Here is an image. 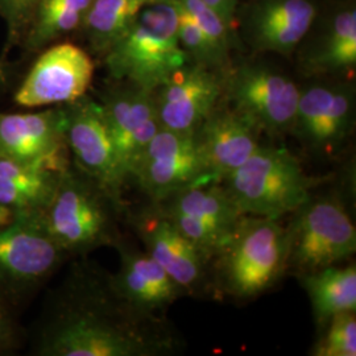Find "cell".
<instances>
[{
    "mask_svg": "<svg viewBox=\"0 0 356 356\" xmlns=\"http://www.w3.org/2000/svg\"><path fill=\"white\" fill-rule=\"evenodd\" d=\"M321 338L312 350L314 356H355V312H343L332 316L325 325Z\"/></svg>",
    "mask_w": 356,
    "mask_h": 356,
    "instance_id": "26",
    "label": "cell"
},
{
    "mask_svg": "<svg viewBox=\"0 0 356 356\" xmlns=\"http://www.w3.org/2000/svg\"><path fill=\"white\" fill-rule=\"evenodd\" d=\"M302 285L313 306L314 318L319 326L343 312H356V268H322L302 273Z\"/></svg>",
    "mask_w": 356,
    "mask_h": 356,
    "instance_id": "23",
    "label": "cell"
},
{
    "mask_svg": "<svg viewBox=\"0 0 356 356\" xmlns=\"http://www.w3.org/2000/svg\"><path fill=\"white\" fill-rule=\"evenodd\" d=\"M222 184L242 216L280 219L305 204L318 179L289 149L261 144Z\"/></svg>",
    "mask_w": 356,
    "mask_h": 356,
    "instance_id": "5",
    "label": "cell"
},
{
    "mask_svg": "<svg viewBox=\"0 0 356 356\" xmlns=\"http://www.w3.org/2000/svg\"><path fill=\"white\" fill-rule=\"evenodd\" d=\"M111 76L153 91L191 60L177 35L173 0H154L104 51Z\"/></svg>",
    "mask_w": 356,
    "mask_h": 356,
    "instance_id": "3",
    "label": "cell"
},
{
    "mask_svg": "<svg viewBox=\"0 0 356 356\" xmlns=\"http://www.w3.org/2000/svg\"><path fill=\"white\" fill-rule=\"evenodd\" d=\"M154 204L207 260L216 256L242 218L222 182L194 185Z\"/></svg>",
    "mask_w": 356,
    "mask_h": 356,
    "instance_id": "9",
    "label": "cell"
},
{
    "mask_svg": "<svg viewBox=\"0 0 356 356\" xmlns=\"http://www.w3.org/2000/svg\"><path fill=\"white\" fill-rule=\"evenodd\" d=\"M103 98L102 108L122 173L128 181L141 154L161 128L153 91L122 82Z\"/></svg>",
    "mask_w": 356,
    "mask_h": 356,
    "instance_id": "17",
    "label": "cell"
},
{
    "mask_svg": "<svg viewBox=\"0 0 356 356\" xmlns=\"http://www.w3.org/2000/svg\"><path fill=\"white\" fill-rule=\"evenodd\" d=\"M94 0H40L33 13V26L28 38L31 48L48 42L82 26Z\"/></svg>",
    "mask_w": 356,
    "mask_h": 356,
    "instance_id": "25",
    "label": "cell"
},
{
    "mask_svg": "<svg viewBox=\"0 0 356 356\" xmlns=\"http://www.w3.org/2000/svg\"><path fill=\"white\" fill-rule=\"evenodd\" d=\"M64 251L51 238L41 211H29L0 229V282L8 288H26L48 277L60 264Z\"/></svg>",
    "mask_w": 356,
    "mask_h": 356,
    "instance_id": "15",
    "label": "cell"
},
{
    "mask_svg": "<svg viewBox=\"0 0 356 356\" xmlns=\"http://www.w3.org/2000/svg\"><path fill=\"white\" fill-rule=\"evenodd\" d=\"M260 129L223 101L197 128L195 138L209 175L216 182L242 166L261 145Z\"/></svg>",
    "mask_w": 356,
    "mask_h": 356,
    "instance_id": "20",
    "label": "cell"
},
{
    "mask_svg": "<svg viewBox=\"0 0 356 356\" xmlns=\"http://www.w3.org/2000/svg\"><path fill=\"white\" fill-rule=\"evenodd\" d=\"M355 94L350 81H319L301 88L292 132L305 148L331 156L354 127Z\"/></svg>",
    "mask_w": 356,
    "mask_h": 356,
    "instance_id": "10",
    "label": "cell"
},
{
    "mask_svg": "<svg viewBox=\"0 0 356 356\" xmlns=\"http://www.w3.org/2000/svg\"><path fill=\"white\" fill-rule=\"evenodd\" d=\"M13 339V321L7 310L0 304V353L7 350Z\"/></svg>",
    "mask_w": 356,
    "mask_h": 356,
    "instance_id": "30",
    "label": "cell"
},
{
    "mask_svg": "<svg viewBox=\"0 0 356 356\" xmlns=\"http://www.w3.org/2000/svg\"><path fill=\"white\" fill-rule=\"evenodd\" d=\"M40 0H0V11L11 26H19L35 13Z\"/></svg>",
    "mask_w": 356,
    "mask_h": 356,
    "instance_id": "28",
    "label": "cell"
},
{
    "mask_svg": "<svg viewBox=\"0 0 356 356\" xmlns=\"http://www.w3.org/2000/svg\"><path fill=\"white\" fill-rule=\"evenodd\" d=\"M116 247L120 251V267L107 277L113 292L141 316L164 319L161 316L166 309L188 293L144 250L123 242Z\"/></svg>",
    "mask_w": 356,
    "mask_h": 356,
    "instance_id": "19",
    "label": "cell"
},
{
    "mask_svg": "<svg viewBox=\"0 0 356 356\" xmlns=\"http://www.w3.org/2000/svg\"><path fill=\"white\" fill-rule=\"evenodd\" d=\"M120 213L122 198L70 163L58 178L42 219L65 254H79L122 242Z\"/></svg>",
    "mask_w": 356,
    "mask_h": 356,
    "instance_id": "2",
    "label": "cell"
},
{
    "mask_svg": "<svg viewBox=\"0 0 356 356\" xmlns=\"http://www.w3.org/2000/svg\"><path fill=\"white\" fill-rule=\"evenodd\" d=\"M176 339L164 319L141 316L111 289L92 291L73 301L45 332L47 356H157L170 354Z\"/></svg>",
    "mask_w": 356,
    "mask_h": 356,
    "instance_id": "1",
    "label": "cell"
},
{
    "mask_svg": "<svg viewBox=\"0 0 356 356\" xmlns=\"http://www.w3.org/2000/svg\"><path fill=\"white\" fill-rule=\"evenodd\" d=\"M301 88L273 66L245 61L225 72L223 98L260 132L281 136L292 132Z\"/></svg>",
    "mask_w": 356,
    "mask_h": 356,
    "instance_id": "6",
    "label": "cell"
},
{
    "mask_svg": "<svg viewBox=\"0 0 356 356\" xmlns=\"http://www.w3.org/2000/svg\"><path fill=\"white\" fill-rule=\"evenodd\" d=\"M154 0H94L83 20L92 47L106 51Z\"/></svg>",
    "mask_w": 356,
    "mask_h": 356,
    "instance_id": "24",
    "label": "cell"
},
{
    "mask_svg": "<svg viewBox=\"0 0 356 356\" xmlns=\"http://www.w3.org/2000/svg\"><path fill=\"white\" fill-rule=\"evenodd\" d=\"M225 72L189 61L153 90L161 128L195 132L223 98Z\"/></svg>",
    "mask_w": 356,
    "mask_h": 356,
    "instance_id": "13",
    "label": "cell"
},
{
    "mask_svg": "<svg viewBox=\"0 0 356 356\" xmlns=\"http://www.w3.org/2000/svg\"><path fill=\"white\" fill-rule=\"evenodd\" d=\"M132 223L144 244V251L186 291L188 296L204 288L209 260L181 234L157 204L143 209L134 216Z\"/></svg>",
    "mask_w": 356,
    "mask_h": 356,
    "instance_id": "18",
    "label": "cell"
},
{
    "mask_svg": "<svg viewBox=\"0 0 356 356\" xmlns=\"http://www.w3.org/2000/svg\"><path fill=\"white\" fill-rule=\"evenodd\" d=\"M63 172L0 157V204L42 213Z\"/></svg>",
    "mask_w": 356,
    "mask_h": 356,
    "instance_id": "22",
    "label": "cell"
},
{
    "mask_svg": "<svg viewBox=\"0 0 356 356\" xmlns=\"http://www.w3.org/2000/svg\"><path fill=\"white\" fill-rule=\"evenodd\" d=\"M301 45L304 48L300 53V66L306 76L350 79L356 69L355 7H339L326 16L319 29L312 26Z\"/></svg>",
    "mask_w": 356,
    "mask_h": 356,
    "instance_id": "21",
    "label": "cell"
},
{
    "mask_svg": "<svg viewBox=\"0 0 356 356\" xmlns=\"http://www.w3.org/2000/svg\"><path fill=\"white\" fill-rule=\"evenodd\" d=\"M213 259L219 289L236 300H252L288 269V229L279 219L242 216Z\"/></svg>",
    "mask_w": 356,
    "mask_h": 356,
    "instance_id": "4",
    "label": "cell"
},
{
    "mask_svg": "<svg viewBox=\"0 0 356 356\" xmlns=\"http://www.w3.org/2000/svg\"><path fill=\"white\" fill-rule=\"evenodd\" d=\"M204 31L219 57L229 65V53L235 48V31L202 0H178Z\"/></svg>",
    "mask_w": 356,
    "mask_h": 356,
    "instance_id": "27",
    "label": "cell"
},
{
    "mask_svg": "<svg viewBox=\"0 0 356 356\" xmlns=\"http://www.w3.org/2000/svg\"><path fill=\"white\" fill-rule=\"evenodd\" d=\"M209 7H211L225 23L235 31V16L238 11L236 0H202Z\"/></svg>",
    "mask_w": 356,
    "mask_h": 356,
    "instance_id": "29",
    "label": "cell"
},
{
    "mask_svg": "<svg viewBox=\"0 0 356 356\" xmlns=\"http://www.w3.org/2000/svg\"><path fill=\"white\" fill-rule=\"evenodd\" d=\"M152 204H161L173 194L194 185L216 182L207 172L195 132L160 128L132 172Z\"/></svg>",
    "mask_w": 356,
    "mask_h": 356,
    "instance_id": "8",
    "label": "cell"
},
{
    "mask_svg": "<svg viewBox=\"0 0 356 356\" xmlns=\"http://www.w3.org/2000/svg\"><path fill=\"white\" fill-rule=\"evenodd\" d=\"M316 0H251L235 16V32L256 51L291 56L318 19Z\"/></svg>",
    "mask_w": 356,
    "mask_h": 356,
    "instance_id": "14",
    "label": "cell"
},
{
    "mask_svg": "<svg viewBox=\"0 0 356 356\" xmlns=\"http://www.w3.org/2000/svg\"><path fill=\"white\" fill-rule=\"evenodd\" d=\"M92 76L94 63L86 51L74 44H57L38 57L15 102L31 108L76 102L86 95Z\"/></svg>",
    "mask_w": 356,
    "mask_h": 356,
    "instance_id": "12",
    "label": "cell"
},
{
    "mask_svg": "<svg viewBox=\"0 0 356 356\" xmlns=\"http://www.w3.org/2000/svg\"><path fill=\"white\" fill-rule=\"evenodd\" d=\"M66 107L65 138L73 165L122 198L127 182L122 173L102 104L86 95Z\"/></svg>",
    "mask_w": 356,
    "mask_h": 356,
    "instance_id": "11",
    "label": "cell"
},
{
    "mask_svg": "<svg viewBox=\"0 0 356 356\" xmlns=\"http://www.w3.org/2000/svg\"><path fill=\"white\" fill-rule=\"evenodd\" d=\"M4 79H6V72H4L3 65L0 64V85L4 82Z\"/></svg>",
    "mask_w": 356,
    "mask_h": 356,
    "instance_id": "31",
    "label": "cell"
},
{
    "mask_svg": "<svg viewBox=\"0 0 356 356\" xmlns=\"http://www.w3.org/2000/svg\"><path fill=\"white\" fill-rule=\"evenodd\" d=\"M288 229V268L301 275L337 266L356 251V229L343 204L330 195L310 197Z\"/></svg>",
    "mask_w": 356,
    "mask_h": 356,
    "instance_id": "7",
    "label": "cell"
},
{
    "mask_svg": "<svg viewBox=\"0 0 356 356\" xmlns=\"http://www.w3.org/2000/svg\"><path fill=\"white\" fill-rule=\"evenodd\" d=\"M65 104L29 114H0V157L63 172L70 165Z\"/></svg>",
    "mask_w": 356,
    "mask_h": 356,
    "instance_id": "16",
    "label": "cell"
}]
</instances>
